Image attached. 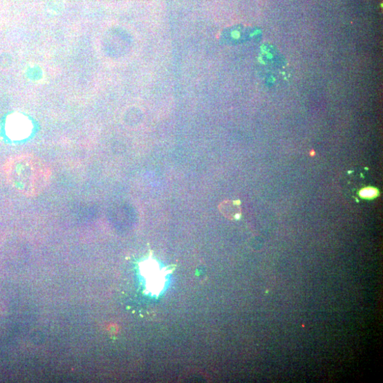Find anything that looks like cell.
<instances>
[{"label": "cell", "instance_id": "1", "mask_svg": "<svg viewBox=\"0 0 383 383\" xmlns=\"http://www.w3.org/2000/svg\"><path fill=\"white\" fill-rule=\"evenodd\" d=\"M4 171L10 185L19 194L28 197L41 194L48 187L51 177L47 164L31 154L9 159Z\"/></svg>", "mask_w": 383, "mask_h": 383}, {"label": "cell", "instance_id": "2", "mask_svg": "<svg viewBox=\"0 0 383 383\" xmlns=\"http://www.w3.org/2000/svg\"><path fill=\"white\" fill-rule=\"evenodd\" d=\"M142 273L147 280V290L153 295H158L165 286L169 268L160 269L151 256L141 264Z\"/></svg>", "mask_w": 383, "mask_h": 383}, {"label": "cell", "instance_id": "3", "mask_svg": "<svg viewBox=\"0 0 383 383\" xmlns=\"http://www.w3.org/2000/svg\"><path fill=\"white\" fill-rule=\"evenodd\" d=\"M32 125L30 121L21 115H12L7 121L6 131L15 141L24 140L30 135Z\"/></svg>", "mask_w": 383, "mask_h": 383}, {"label": "cell", "instance_id": "4", "mask_svg": "<svg viewBox=\"0 0 383 383\" xmlns=\"http://www.w3.org/2000/svg\"><path fill=\"white\" fill-rule=\"evenodd\" d=\"M218 209L230 220H238L241 214L240 203L239 201H225L218 206Z\"/></svg>", "mask_w": 383, "mask_h": 383}, {"label": "cell", "instance_id": "5", "mask_svg": "<svg viewBox=\"0 0 383 383\" xmlns=\"http://www.w3.org/2000/svg\"><path fill=\"white\" fill-rule=\"evenodd\" d=\"M359 196L364 199H372L378 196V191L375 187H365L360 191Z\"/></svg>", "mask_w": 383, "mask_h": 383}]
</instances>
